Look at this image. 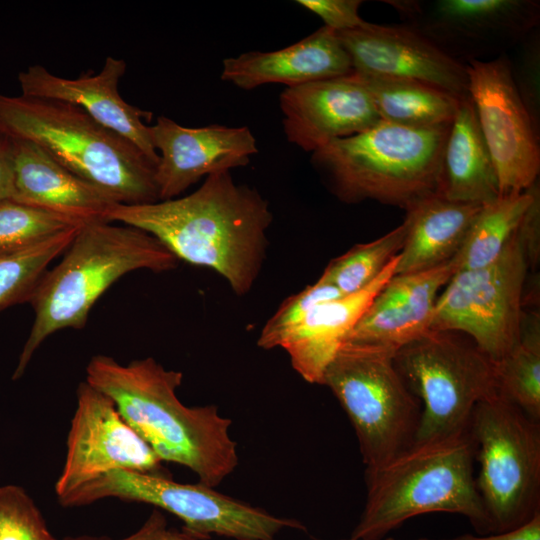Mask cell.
Wrapping results in <instances>:
<instances>
[{
  "label": "cell",
  "mask_w": 540,
  "mask_h": 540,
  "mask_svg": "<svg viewBox=\"0 0 540 540\" xmlns=\"http://www.w3.org/2000/svg\"><path fill=\"white\" fill-rule=\"evenodd\" d=\"M107 220L151 234L179 261L215 271L244 296L265 262L273 215L255 188L236 183L230 171H219L183 197L118 203Z\"/></svg>",
  "instance_id": "cell-1"
},
{
  "label": "cell",
  "mask_w": 540,
  "mask_h": 540,
  "mask_svg": "<svg viewBox=\"0 0 540 540\" xmlns=\"http://www.w3.org/2000/svg\"><path fill=\"white\" fill-rule=\"evenodd\" d=\"M85 381L114 402L162 462L185 466L199 483L214 488L238 466L231 419L213 404L184 405L177 396L181 371L166 369L152 357L123 365L96 355L87 364Z\"/></svg>",
  "instance_id": "cell-2"
},
{
  "label": "cell",
  "mask_w": 540,
  "mask_h": 540,
  "mask_svg": "<svg viewBox=\"0 0 540 540\" xmlns=\"http://www.w3.org/2000/svg\"><path fill=\"white\" fill-rule=\"evenodd\" d=\"M61 256L44 273L28 301L34 320L13 380L22 377L49 336L67 328H83L97 300L121 277L143 269L170 271L179 264L151 234L110 221L83 224Z\"/></svg>",
  "instance_id": "cell-3"
},
{
  "label": "cell",
  "mask_w": 540,
  "mask_h": 540,
  "mask_svg": "<svg viewBox=\"0 0 540 540\" xmlns=\"http://www.w3.org/2000/svg\"><path fill=\"white\" fill-rule=\"evenodd\" d=\"M470 432L414 442L383 465L365 470L366 501L351 538L381 540L426 513L465 516L479 535L493 533L474 476Z\"/></svg>",
  "instance_id": "cell-4"
},
{
  "label": "cell",
  "mask_w": 540,
  "mask_h": 540,
  "mask_svg": "<svg viewBox=\"0 0 540 540\" xmlns=\"http://www.w3.org/2000/svg\"><path fill=\"white\" fill-rule=\"evenodd\" d=\"M0 132L36 144L120 204L159 201L156 164L76 106L0 93Z\"/></svg>",
  "instance_id": "cell-5"
},
{
  "label": "cell",
  "mask_w": 540,
  "mask_h": 540,
  "mask_svg": "<svg viewBox=\"0 0 540 540\" xmlns=\"http://www.w3.org/2000/svg\"><path fill=\"white\" fill-rule=\"evenodd\" d=\"M449 128L416 129L381 120L316 150L311 162L343 202L375 200L408 210L438 194Z\"/></svg>",
  "instance_id": "cell-6"
},
{
  "label": "cell",
  "mask_w": 540,
  "mask_h": 540,
  "mask_svg": "<svg viewBox=\"0 0 540 540\" xmlns=\"http://www.w3.org/2000/svg\"><path fill=\"white\" fill-rule=\"evenodd\" d=\"M395 353L345 342L323 375L322 385L335 395L355 430L365 470L410 447L420 425L421 402L399 374Z\"/></svg>",
  "instance_id": "cell-7"
},
{
  "label": "cell",
  "mask_w": 540,
  "mask_h": 540,
  "mask_svg": "<svg viewBox=\"0 0 540 540\" xmlns=\"http://www.w3.org/2000/svg\"><path fill=\"white\" fill-rule=\"evenodd\" d=\"M394 364L423 403L415 442L468 431L475 406L499 395L496 363L453 331H428L397 350Z\"/></svg>",
  "instance_id": "cell-8"
},
{
  "label": "cell",
  "mask_w": 540,
  "mask_h": 540,
  "mask_svg": "<svg viewBox=\"0 0 540 540\" xmlns=\"http://www.w3.org/2000/svg\"><path fill=\"white\" fill-rule=\"evenodd\" d=\"M105 498L146 503L172 513L183 522L182 530L199 540H209L213 535L234 540H277L287 529L307 531L297 519L273 515L204 484H184L165 475L122 469L92 479L59 503L79 507Z\"/></svg>",
  "instance_id": "cell-9"
},
{
  "label": "cell",
  "mask_w": 540,
  "mask_h": 540,
  "mask_svg": "<svg viewBox=\"0 0 540 540\" xmlns=\"http://www.w3.org/2000/svg\"><path fill=\"white\" fill-rule=\"evenodd\" d=\"M470 432L480 463L476 485L493 533L514 529L540 512V425L497 395L479 402Z\"/></svg>",
  "instance_id": "cell-10"
},
{
  "label": "cell",
  "mask_w": 540,
  "mask_h": 540,
  "mask_svg": "<svg viewBox=\"0 0 540 540\" xmlns=\"http://www.w3.org/2000/svg\"><path fill=\"white\" fill-rule=\"evenodd\" d=\"M528 267L516 231L494 262L453 274L436 300L430 330L463 332L494 363L501 361L521 338Z\"/></svg>",
  "instance_id": "cell-11"
},
{
  "label": "cell",
  "mask_w": 540,
  "mask_h": 540,
  "mask_svg": "<svg viewBox=\"0 0 540 540\" xmlns=\"http://www.w3.org/2000/svg\"><path fill=\"white\" fill-rule=\"evenodd\" d=\"M406 25L464 65L500 56L539 27L536 0H388Z\"/></svg>",
  "instance_id": "cell-12"
},
{
  "label": "cell",
  "mask_w": 540,
  "mask_h": 540,
  "mask_svg": "<svg viewBox=\"0 0 540 540\" xmlns=\"http://www.w3.org/2000/svg\"><path fill=\"white\" fill-rule=\"evenodd\" d=\"M469 97L491 155L499 196L530 188L540 171L538 132L516 90L508 54L466 64Z\"/></svg>",
  "instance_id": "cell-13"
},
{
  "label": "cell",
  "mask_w": 540,
  "mask_h": 540,
  "mask_svg": "<svg viewBox=\"0 0 540 540\" xmlns=\"http://www.w3.org/2000/svg\"><path fill=\"white\" fill-rule=\"evenodd\" d=\"M76 396L65 461L54 487L58 501L114 470L165 475L162 461L123 419L107 395L84 381Z\"/></svg>",
  "instance_id": "cell-14"
},
{
  "label": "cell",
  "mask_w": 540,
  "mask_h": 540,
  "mask_svg": "<svg viewBox=\"0 0 540 540\" xmlns=\"http://www.w3.org/2000/svg\"><path fill=\"white\" fill-rule=\"evenodd\" d=\"M353 72L362 76L415 80L458 97H469L466 65L406 25L365 22L336 32Z\"/></svg>",
  "instance_id": "cell-15"
},
{
  "label": "cell",
  "mask_w": 540,
  "mask_h": 540,
  "mask_svg": "<svg viewBox=\"0 0 540 540\" xmlns=\"http://www.w3.org/2000/svg\"><path fill=\"white\" fill-rule=\"evenodd\" d=\"M150 137L159 157L155 171L159 201L179 197L204 176L246 166L258 152L246 126L191 128L159 116L150 125Z\"/></svg>",
  "instance_id": "cell-16"
},
{
  "label": "cell",
  "mask_w": 540,
  "mask_h": 540,
  "mask_svg": "<svg viewBox=\"0 0 540 540\" xmlns=\"http://www.w3.org/2000/svg\"><path fill=\"white\" fill-rule=\"evenodd\" d=\"M279 104L287 140L311 153L381 121L370 93L354 72L286 88Z\"/></svg>",
  "instance_id": "cell-17"
},
{
  "label": "cell",
  "mask_w": 540,
  "mask_h": 540,
  "mask_svg": "<svg viewBox=\"0 0 540 540\" xmlns=\"http://www.w3.org/2000/svg\"><path fill=\"white\" fill-rule=\"evenodd\" d=\"M126 72L123 59L108 56L101 71L78 78H64L41 65L18 74L21 95L62 101L76 106L105 128L135 145L157 165L159 157L150 137L151 112L127 103L119 93Z\"/></svg>",
  "instance_id": "cell-18"
},
{
  "label": "cell",
  "mask_w": 540,
  "mask_h": 540,
  "mask_svg": "<svg viewBox=\"0 0 540 540\" xmlns=\"http://www.w3.org/2000/svg\"><path fill=\"white\" fill-rule=\"evenodd\" d=\"M452 259L428 270L393 275L373 298L346 342L378 345L397 352L430 331L437 293L456 272Z\"/></svg>",
  "instance_id": "cell-19"
},
{
  "label": "cell",
  "mask_w": 540,
  "mask_h": 540,
  "mask_svg": "<svg viewBox=\"0 0 540 540\" xmlns=\"http://www.w3.org/2000/svg\"><path fill=\"white\" fill-rule=\"evenodd\" d=\"M353 72L336 32L326 26L285 48L250 51L223 60L221 79L243 90L265 84L287 88Z\"/></svg>",
  "instance_id": "cell-20"
},
{
  "label": "cell",
  "mask_w": 540,
  "mask_h": 540,
  "mask_svg": "<svg viewBox=\"0 0 540 540\" xmlns=\"http://www.w3.org/2000/svg\"><path fill=\"white\" fill-rule=\"evenodd\" d=\"M14 189L12 199L82 224L108 221L118 202L82 179L36 144L12 138Z\"/></svg>",
  "instance_id": "cell-21"
},
{
  "label": "cell",
  "mask_w": 540,
  "mask_h": 540,
  "mask_svg": "<svg viewBox=\"0 0 540 540\" xmlns=\"http://www.w3.org/2000/svg\"><path fill=\"white\" fill-rule=\"evenodd\" d=\"M396 255L364 289L318 305L284 341L293 369L308 383L321 384L324 372L373 298L394 275Z\"/></svg>",
  "instance_id": "cell-22"
},
{
  "label": "cell",
  "mask_w": 540,
  "mask_h": 540,
  "mask_svg": "<svg viewBox=\"0 0 540 540\" xmlns=\"http://www.w3.org/2000/svg\"><path fill=\"white\" fill-rule=\"evenodd\" d=\"M482 203L448 200L438 194L407 211L406 236L394 275L428 270L450 261L459 251Z\"/></svg>",
  "instance_id": "cell-23"
},
{
  "label": "cell",
  "mask_w": 540,
  "mask_h": 540,
  "mask_svg": "<svg viewBox=\"0 0 540 540\" xmlns=\"http://www.w3.org/2000/svg\"><path fill=\"white\" fill-rule=\"evenodd\" d=\"M438 195L451 201L482 204L499 196L495 167L470 97L460 100L448 131Z\"/></svg>",
  "instance_id": "cell-24"
},
{
  "label": "cell",
  "mask_w": 540,
  "mask_h": 540,
  "mask_svg": "<svg viewBox=\"0 0 540 540\" xmlns=\"http://www.w3.org/2000/svg\"><path fill=\"white\" fill-rule=\"evenodd\" d=\"M356 75L370 93L380 119L399 126L449 127L462 99L415 80Z\"/></svg>",
  "instance_id": "cell-25"
},
{
  "label": "cell",
  "mask_w": 540,
  "mask_h": 540,
  "mask_svg": "<svg viewBox=\"0 0 540 540\" xmlns=\"http://www.w3.org/2000/svg\"><path fill=\"white\" fill-rule=\"evenodd\" d=\"M538 193L539 182L536 181L521 193L498 196L483 203L452 259L456 272L479 269L494 262L517 231Z\"/></svg>",
  "instance_id": "cell-26"
},
{
  "label": "cell",
  "mask_w": 540,
  "mask_h": 540,
  "mask_svg": "<svg viewBox=\"0 0 540 540\" xmlns=\"http://www.w3.org/2000/svg\"><path fill=\"white\" fill-rule=\"evenodd\" d=\"M499 395L519 407L531 419L540 418L539 315L523 317L517 345L496 363Z\"/></svg>",
  "instance_id": "cell-27"
},
{
  "label": "cell",
  "mask_w": 540,
  "mask_h": 540,
  "mask_svg": "<svg viewBox=\"0 0 540 540\" xmlns=\"http://www.w3.org/2000/svg\"><path fill=\"white\" fill-rule=\"evenodd\" d=\"M80 227L29 248L0 255V310L29 301L52 261L63 254Z\"/></svg>",
  "instance_id": "cell-28"
},
{
  "label": "cell",
  "mask_w": 540,
  "mask_h": 540,
  "mask_svg": "<svg viewBox=\"0 0 540 540\" xmlns=\"http://www.w3.org/2000/svg\"><path fill=\"white\" fill-rule=\"evenodd\" d=\"M406 236L403 222L395 229L371 242L356 244L331 260L322 273L342 295L367 287L401 251Z\"/></svg>",
  "instance_id": "cell-29"
},
{
  "label": "cell",
  "mask_w": 540,
  "mask_h": 540,
  "mask_svg": "<svg viewBox=\"0 0 540 540\" xmlns=\"http://www.w3.org/2000/svg\"><path fill=\"white\" fill-rule=\"evenodd\" d=\"M82 225L13 199L0 200V255L29 248Z\"/></svg>",
  "instance_id": "cell-30"
},
{
  "label": "cell",
  "mask_w": 540,
  "mask_h": 540,
  "mask_svg": "<svg viewBox=\"0 0 540 540\" xmlns=\"http://www.w3.org/2000/svg\"><path fill=\"white\" fill-rule=\"evenodd\" d=\"M342 296L324 277L289 296L267 320L259 334L257 345L265 350L282 346L289 335L301 325L320 304Z\"/></svg>",
  "instance_id": "cell-31"
},
{
  "label": "cell",
  "mask_w": 540,
  "mask_h": 540,
  "mask_svg": "<svg viewBox=\"0 0 540 540\" xmlns=\"http://www.w3.org/2000/svg\"><path fill=\"white\" fill-rule=\"evenodd\" d=\"M0 540H58L39 508L21 487L0 486Z\"/></svg>",
  "instance_id": "cell-32"
},
{
  "label": "cell",
  "mask_w": 540,
  "mask_h": 540,
  "mask_svg": "<svg viewBox=\"0 0 540 540\" xmlns=\"http://www.w3.org/2000/svg\"><path fill=\"white\" fill-rule=\"evenodd\" d=\"M510 71L516 90L538 132H540V34L532 30L517 46Z\"/></svg>",
  "instance_id": "cell-33"
},
{
  "label": "cell",
  "mask_w": 540,
  "mask_h": 540,
  "mask_svg": "<svg viewBox=\"0 0 540 540\" xmlns=\"http://www.w3.org/2000/svg\"><path fill=\"white\" fill-rule=\"evenodd\" d=\"M299 5L320 17L335 32L351 30L366 21L359 15V0H298Z\"/></svg>",
  "instance_id": "cell-34"
},
{
  "label": "cell",
  "mask_w": 540,
  "mask_h": 540,
  "mask_svg": "<svg viewBox=\"0 0 540 540\" xmlns=\"http://www.w3.org/2000/svg\"><path fill=\"white\" fill-rule=\"evenodd\" d=\"M63 540H113L97 537H69ZM116 540H199L184 530L170 527L159 509H154L145 522L132 534Z\"/></svg>",
  "instance_id": "cell-35"
},
{
  "label": "cell",
  "mask_w": 540,
  "mask_h": 540,
  "mask_svg": "<svg viewBox=\"0 0 540 540\" xmlns=\"http://www.w3.org/2000/svg\"><path fill=\"white\" fill-rule=\"evenodd\" d=\"M529 266H536L540 255V193H538L517 230Z\"/></svg>",
  "instance_id": "cell-36"
},
{
  "label": "cell",
  "mask_w": 540,
  "mask_h": 540,
  "mask_svg": "<svg viewBox=\"0 0 540 540\" xmlns=\"http://www.w3.org/2000/svg\"><path fill=\"white\" fill-rule=\"evenodd\" d=\"M441 540H540V512L524 524L504 532L486 535L462 534Z\"/></svg>",
  "instance_id": "cell-37"
},
{
  "label": "cell",
  "mask_w": 540,
  "mask_h": 540,
  "mask_svg": "<svg viewBox=\"0 0 540 540\" xmlns=\"http://www.w3.org/2000/svg\"><path fill=\"white\" fill-rule=\"evenodd\" d=\"M12 138L0 132V200L12 199L14 189Z\"/></svg>",
  "instance_id": "cell-38"
},
{
  "label": "cell",
  "mask_w": 540,
  "mask_h": 540,
  "mask_svg": "<svg viewBox=\"0 0 540 540\" xmlns=\"http://www.w3.org/2000/svg\"><path fill=\"white\" fill-rule=\"evenodd\" d=\"M385 540H398V539H395L393 537H386ZM414 540H432V539H429V538H418V539H414Z\"/></svg>",
  "instance_id": "cell-39"
},
{
  "label": "cell",
  "mask_w": 540,
  "mask_h": 540,
  "mask_svg": "<svg viewBox=\"0 0 540 540\" xmlns=\"http://www.w3.org/2000/svg\"><path fill=\"white\" fill-rule=\"evenodd\" d=\"M341 540H356V539H353V538H348V539H341Z\"/></svg>",
  "instance_id": "cell-40"
}]
</instances>
